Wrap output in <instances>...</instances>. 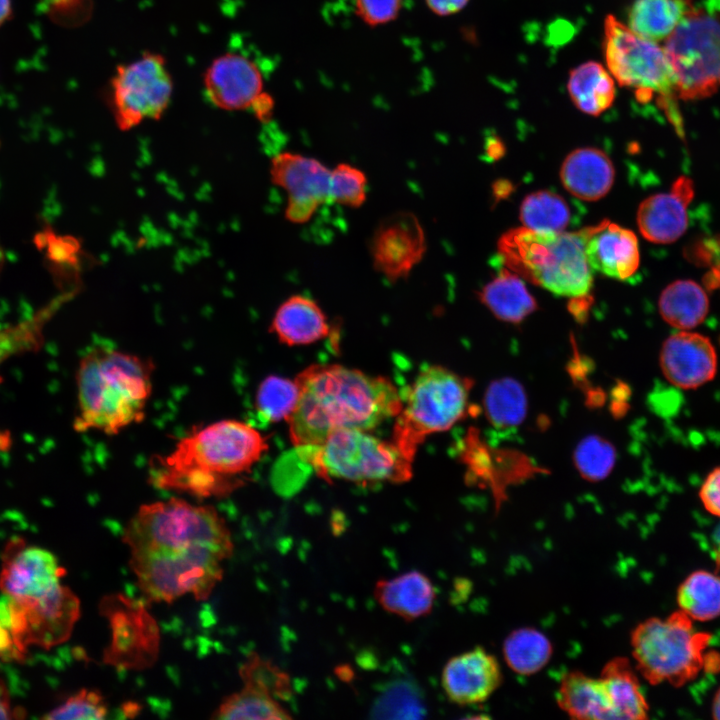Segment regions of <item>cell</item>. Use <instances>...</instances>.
<instances>
[{
  "label": "cell",
  "instance_id": "1",
  "mask_svg": "<svg viewBox=\"0 0 720 720\" xmlns=\"http://www.w3.org/2000/svg\"><path fill=\"white\" fill-rule=\"evenodd\" d=\"M294 379L299 397L287 423L295 448L320 444L340 430L371 431L402 408L391 380L340 364H312Z\"/></svg>",
  "mask_w": 720,
  "mask_h": 720
},
{
  "label": "cell",
  "instance_id": "2",
  "mask_svg": "<svg viewBox=\"0 0 720 720\" xmlns=\"http://www.w3.org/2000/svg\"><path fill=\"white\" fill-rule=\"evenodd\" d=\"M269 449L265 436L241 420L222 419L182 437L165 455L154 456L149 480L159 489L199 499L224 498Z\"/></svg>",
  "mask_w": 720,
  "mask_h": 720
},
{
  "label": "cell",
  "instance_id": "3",
  "mask_svg": "<svg viewBox=\"0 0 720 720\" xmlns=\"http://www.w3.org/2000/svg\"><path fill=\"white\" fill-rule=\"evenodd\" d=\"M154 365L138 355L110 345L90 347L76 371L78 432L108 436L141 423L152 395Z\"/></svg>",
  "mask_w": 720,
  "mask_h": 720
},
{
  "label": "cell",
  "instance_id": "4",
  "mask_svg": "<svg viewBox=\"0 0 720 720\" xmlns=\"http://www.w3.org/2000/svg\"><path fill=\"white\" fill-rule=\"evenodd\" d=\"M502 262L521 278L565 297H583L592 286L581 231L538 232L518 227L498 241Z\"/></svg>",
  "mask_w": 720,
  "mask_h": 720
},
{
  "label": "cell",
  "instance_id": "5",
  "mask_svg": "<svg viewBox=\"0 0 720 720\" xmlns=\"http://www.w3.org/2000/svg\"><path fill=\"white\" fill-rule=\"evenodd\" d=\"M123 542L130 552L207 547L226 559L233 553L230 530L214 507L176 497L141 505L124 529Z\"/></svg>",
  "mask_w": 720,
  "mask_h": 720
},
{
  "label": "cell",
  "instance_id": "6",
  "mask_svg": "<svg viewBox=\"0 0 720 720\" xmlns=\"http://www.w3.org/2000/svg\"><path fill=\"white\" fill-rule=\"evenodd\" d=\"M472 380L440 365L419 371L402 396L392 441L414 461L419 446L435 433L449 430L468 410Z\"/></svg>",
  "mask_w": 720,
  "mask_h": 720
},
{
  "label": "cell",
  "instance_id": "7",
  "mask_svg": "<svg viewBox=\"0 0 720 720\" xmlns=\"http://www.w3.org/2000/svg\"><path fill=\"white\" fill-rule=\"evenodd\" d=\"M296 451L319 477L327 481L402 483L413 473V461L392 440L381 439L364 430H340L320 444L298 447Z\"/></svg>",
  "mask_w": 720,
  "mask_h": 720
},
{
  "label": "cell",
  "instance_id": "8",
  "mask_svg": "<svg viewBox=\"0 0 720 720\" xmlns=\"http://www.w3.org/2000/svg\"><path fill=\"white\" fill-rule=\"evenodd\" d=\"M710 638V634L696 631L692 619L680 610L665 619L648 618L631 633L636 669L653 685L682 686L703 668Z\"/></svg>",
  "mask_w": 720,
  "mask_h": 720
},
{
  "label": "cell",
  "instance_id": "9",
  "mask_svg": "<svg viewBox=\"0 0 720 720\" xmlns=\"http://www.w3.org/2000/svg\"><path fill=\"white\" fill-rule=\"evenodd\" d=\"M602 47L606 67L618 84L633 89L640 101L655 97L678 124L676 78L664 48L638 36L611 14L604 20Z\"/></svg>",
  "mask_w": 720,
  "mask_h": 720
},
{
  "label": "cell",
  "instance_id": "10",
  "mask_svg": "<svg viewBox=\"0 0 720 720\" xmlns=\"http://www.w3.org/2000/svg\"><path fill=\"white\" fill-rule=\"evenodd\" d=\"M226 558L207 547L176 552H130L129 566L148 600L172 602L191 594L206 600L223 577Z\"/></svg>",
  "mask_w": 720,
  "mask_h": 720
},
{
  "label": "cell",
  "instance_id": "11",
  "mask_svg": "<svg viewBox=\"0 0 720 720\" xmlns=\"http://www.w3.org/2000/svg\"><path fill=\"white\" fill-rule=\"evenodd\" d=\"M677 95L698 100L713 95L720 86V15L697 9L665 40Z\"/></svg>",
  "mask_w": 720,
  "mask_h": 720
},
{
  "label": "cell",
  "instance_id": "12",
  "mask_svg": "<svg viewBox=\"0 0 720 720\" xmlns=\"http://www.w3.org/2000/svg\"><path fill=\"white\" fill-rule=\"evenodd\" d=\"M173 79L165 58L144 52L128 63L119 64L110 79L108 96L120 129L136 127L144 120H158L167 110Z\"/></svg>",
  "mask_w": 720,
  "mask_h": 720
},
{
  "label": "cell",
  "instance_id": "13",
  "mask_svg": "<svg viewBox=\"0 0 720 720\" xmlns=\"http://www.w3.org/2000/svg\"><path fill=\"white\" fill-rule=\"evenodd\" d=\"M5 598L11 632L22 658L31 645L51 648L66 641L80 617L79 598L61 583L39 597Z\"/></svg>",
  "mask_w": 720,
  "mask_h": 720
},
{
  "label": "cell",
  "instance_id": "14",
  "mask_svg": "<svg viewBox=\"0 0 720 720\" xmlns=\"http://www.w3.org/2000/svg\"><path fill=\"white\" fill-rule=\"evenodd\" d=\"M374 270L390 283L405 280L427 251V237L419 218L409 211L384 217L369 240Z\"/></svg>",
  "mask_w": 720,
  "mask_h": 720
},
{
  "label": "cell",
  "instance_id": "15",
  "mask_svg": "<svg viewBox=\"0 0 720 720\" xmlns=\"http://www.w3.org/2000/svg\"><path fill=\"white\" fill-rule=\"evenodd\" d=\"M101 609L110 621L112 632L105 662L134 669L150 666L157 657L159 633L143 605L116 595L107 597Z\"/></svg>",
  "mask_w": 720,
  "mask_h": 720
},
{
  "label": "cell",
  "instance_id": "16",
  "mask_svg": "<svg viewBox=\"0 0 720 720\" xmlns=\"http://www.w3.org/2000/svg\"><path fill=\"white\" fill-rule=\"evenodd\" d=\"M330 172L319 159L298 152L283 151L271 159V181L287 194L284 216L288 222L305 224L330 202Z\"/></svg>",
  "mask_w": 720,
  "mask_h": 720
},
{
  "label": "cell",
  "instance_id": "17",
  "mask_svg": "<svg viewBox=\"0 0 720 720\" xmlns=\"http://www.w3.org/2000/svg\"><path fill=\"white\" fill-rule=\"evenodd\" d=\"M659 365L670 384L693 390L715 378L718 356L707 336L691 330H678L664 340Z\"/></svg>",
  "mask_w": 720,
  "mask_h": 720
},
{
  "label": "cell",
  "instance_id": "18",
  "mask_svg": "<svg viewBox=\"0 0 720 720\" xmlns=\"http://www.w3.org/2000/svg\"><path fill=\"white\" fill-rule=\"evenodd\" d=\"M208 101L219 109H251L264 92V79L257 64L247 56L227 52L216 57L203 74Z\"/></svg>",
  "mask_w": 720,
  "mask_h": 720
},
{
  "label": "cell",
  "instance_id": "19",
  "mask_svg": "<svg viewBox=\"0 0 720 720\" xmlns=\"http://www.w3.org/2000/svg\"><path fill=\"white\" fill-rule=\"evenodd\" d=\"M64 572L54 554L16 539L4 552L0 590L15 599L39 597L59 584Z\"/></svg>",
  "mask_w": 720,
  "mask_h": 720
},
{
  "label": "cell",
  "instance_id": "20",
  "mask_svg": "<svg viewBox=\"0 0 720 720\" xmlns=\"http://www.w3.org/2000/svg\"><path fill=\"white\" fill-rule=\"evenodd\" d=\"M502 671L494 655L482 647L450 658L441 674L447 698L460 706L485 702L500 686Z\"/></svg>",
  "mask_w": 720,
  "mask_h": 720
},
{
  "label": "cell",
  "instance_id": "21",
  "mask_svg": "<svg viewBox=\"0 0 720 720\" xmlns=\"http://www.w3.org/2000/svg\"><path fill=\"white\" fill-rule=\"evenodd\" d=\"M580 231L592 271L618 280H626L637 272L640 253L638 239L631 230L603 220Z\"/></svg>",
  "mask_w": 720,
  "mask_h": 720
},
{
  "label": "cell",
  "instance_id": "22",
  "mask_svg": "<svg viewBox=\"0 0 720 720\" xmlns=\"http://www.w3.org/2000/svg\"><path fill=\"white\" fill-rule=\"evenodd\" d=\"M694 196L693 182L678 177L671 190L643 200L637 211V224L642 236L657 244L678 240L687 230V207Z\"/></svg>",
  "mask_w": 720,
  "mask_h": 720
},
{
  "label": "cell",
  "instance_id": "23",
  "mask_svg": "<svg viewBox=\"0 0 720 720\" xmlns=\"http://www.w3.org/2000/svg\"><path fill=\"white\" fill-rule=\"evenodd\" d=\"M270 331L287 346H302L327 338L331 331L321 306L311 297L294 294L277 308Z\"/></svg>",
  "mask_w": 720,
  "mask_h": 720
},
{
  "label": "cell",
  "instance_id": "24",
  "mask_svg": "<svg viewBox=\"0 0 720 720\" xmlns=\"http://www.w3.org/2000/svg\"><path fill=\"white\" fill-rule=\"evenodd\" d=\"M374 596L386 612L412 621L432 611L436 590L427 575L418 570H410L377 581Z\"/></svg>",
  "mask_w": 720,
  "mask_h": 720
},
{
  "label": "cell",
  "instance_id": "25",
  "mask_svg": "<svg viewBox=\"0 0 720 720\" xmlns=\"http://www.w3.org/2000/svg\"><path fill=\"white\" fill-rule=\"evenodd\" d=\"M615 177L612 161L602 150L578 148L565 158L560 178L565 189L575 197L595 201L611 189Z\"/></svg>",
  "mask_w": 720,
  "mask_h": 720
},
{
  "label": "cell",
  "instance_id": "26",
  "mask_svg": "<svg viewBox=\"0 0 720 720\" xmlns=\"http://www.w3.org/2000/svg\"><path fill=\"white\" fill-rule=\"evenodd\" d=\"M556 700L570 717L589 720H616L600 677L595 678L574 670L561 679Z\"/></svg>",
  "mask_w": 720,
  "mask_h": 720
},
{
  "label": "cell",
  "instance_id": "27",
  "mask_svg": "<svg viewBox=\"0 0 720 720\" xmlns=\"http://www.w3.org/2000/svg\"><path fill=\"white\" fill-rule=\"evenodd\" d=\"M697 9L692 0H635L628 11L627 26L638 36L658 43Z\"/></svg>",
  "mask_w": 720,
  "mask_h": 720
},
{
  "label": "cell",
  "instance_id": "28",
  "mask_svg": "<svg viewBox=\"0 0 720 720\" xmlns=\"http://www.w3.org/2000/svg\"><path fill=\"white\" fill-rule=\"evenodd\" d=\"M567 90L576 108L592 116L608 110L616 97L613 76L596 61H587L573 68L569 73Z\"/></svg>",
  "mask_w": 720,
  "mask_h": 720
},
{
  "label": "cell",
  "instance_id": "29",
  "mask_svg": "<svg viewBox=\"0 0 720 720\" xmlns=\"http://www.w3.org/2000/svg\"><path fill=\"white\" fill-rule=\"evenodd\" d=\"M709 305L703 287L690 279L670 283L658 300L662 319L678 330H692L701 325L709 313Z\"/></svg>",
  "mask_w": 720,
  "mask_h": 720
},
{
  "label": "cell",
  "instance_id": "30",
  "mask_svg": "<svg viewBox=\"0 0 720 720\" xmlns=\"http://www.w3.org/2000/svg\"><path fill=\"white\" fill-rule=\"evenodd\" d=\"M600 678L605 685L616 720H642L648 717L649 705L627 658L615 657L608 661Z\"/></svg>",
  "mask_w": 720,
  "mask_h": 720
},
{
  "label": "cell",
  "instance_id": "31",
  "mask_svg": "<svg viewBox=\"0 0 720 720\" xmlns=\"http://www.w3.org/2000/svg\"><path fill=\"white\" fill-rule=\"evenodd\" d=\"M480 300L496 318L510 323L521 322L537 308L521 277L507 269L482 288Z\"/></svg>",
  "mask_w": 720,
  "mask_h": 720
},
{
  "label": "cell",
  "instance_id": "32",
  "mask_svg": "<svg viewBox=\"0 0 720 720\" xmlns=\"http://www.w3.org/2000/svg\"><path fill=\"white\" fill-rule=\"evenodd\" d=\"M553 646L549 638L533 627L513 630L504 640L503 656L507 666L519 675H532L550 661Z\"/></svg>",
  "mask_w": 720,
  "mask_h": 720
},
{
  "label": "cell",
  "instance_id": "33",
  "mask_svg": "<svg viewBox=\"0 0 720 720\" xmlns=\"http://www.w3.org/2000/svg\"><path fill=\"white\" fill-rule=\"evenodd\" d=\"M211 718L230 720H280L291 715L280 700L271 694L244 684L243 688L225 697Z\"/></svg>",
  "mask_w": 720,
  "mask_h": 720
},
{
  "label": "cell",
  "instance_id": "34",
  "mask_svg": "<svg viewBox=\"0 0 720 720\" xmlns=\"http://www.w3.org/2000/svg\"><path fill=\"white\" fill-rule=\"evenodd\" d=\"M677 603L680 611L694 620L720 616V577L704 570L691 573L678 587Z\"/></svg>",
  "mask_w": 720,
  "mask_h": 720
},
{
  "label": "cell",
  "instance_id": "35",
  "mask_svg": "<svg viewBox=\"0 0 720 720\" xmlns=\"http://www.w3.org/2000/svg\"><path fill=\"white\" fill-rule=\"evenodd\" d=\"M484 408L489 422L497 428L519 425L527 411V397L522 385L511 378L492 382L484 396Z\"/></svg>",
  "mask_w": 720,
  "mask_h": 720
},
{
  "label": "cell",
  "instance_id": "36",
  "mask_svg": "<svg viewBox=\"0 0 720 720\" xmlns=\"http://www.w3.org/2000/svg\"><path fill=\"white\" fill-rule=\"evenodd\" d=\"M566 200L551 191L541 190L527 195L520 206L524 227L538 232H562L570 221Z\"/></svg>",
  "mask_w": 720,
  "mask_h": 720
},
{
  "label": "cell",
  "instance_id": "37",
  "mask_svg": "<svg viewBox=\"0 0 720 720\" xmlns=\"http://www.w3.org/2000/svg\"><path fill=\"white\" fill-rule=\"evenodd\" d=\"M60 303L56 300L29 319L14 325L0 326V368L14 356L40 349L44 326Z\"/></svg>",
  "mask_w": 720,
  "mask_h": 720
},
{
  "label": "cell",
  "instance_id": "38",
  "mask_svg": "<svg viewBox=\"0 0 720 720\" xmlns=\"http://www.w3.org/2000/svg\"><path fill=\"white\" fill-rule=\"evenodd\" d=\"M298 397L299 388L295 379L269 375L257 388L255 409L267 423L287 422L296 408Z\"/></svg>",
  "mask_w": 720,
  "mask_h": 720
},
{
  "label": "cell",
  "instance_id": "39",
  "mask_svg": "<svg viewBox=\"0 0 720 720\" xmlns=\"http://www.w3.org/2000/svg\"><path fill=\"white\" fill-rule=\"evenodd\" d=\"M368 179L364 171L349 163H338L330 172V202L357 209L367 200Z\"/></svg>",
  "mask_w": 720,
  "mask_h": 720
},
{
  "label": "cell",
  "instance_id": "40",
  "mask_svg": "<svg viewBox=\"0 0 720 720\" xmlns=\"http://www.w3.org/2000/svg\"><path fill=\"white\" fill-rule=\"evenodd\" d=\"M576 468L587 480L598 481L607 477L612 470L616 452L614 447L599 436H589L576 447Z\"/></svg>",
  "mask_w": 720,
  "mask_h": 720
},
{
  "label": "cell",
  "instance_id": "41",
  "mask_svg": "<svg viewBox=\"0 0 720 720\" xmlns=\"http://www.w3.org/2000/svg\"><path fill=\"white\" fill-rule=\"evenodd\" d=\"M239 674L244 684L259 688L278 700L287 699L291 693L288 675L256 653L247 657Z\"/></svg>",
  "mask_w": 720,
  "mask_h": 720
},
{
  "label": "cell",
  "instance_id": "42",
  "mask_svg": "<svg viewBox=\"0 0 720 720\" xmlns=\"http://www.w3.org/2000/svg\"><path fill=\"white\" fill-rule=\"evenodd\" d=\"M108 704L98 690L82 689L70 696L64 703L45 714L43 719H103L107 716Z\"/></svg>",
  "mask_w": 720,
  "mask_h": 720
},
{
  "label": "cell",
  "instance_id": "43",
  "mask_svg": "<svg viewBox=\"0 0 720 720\" xmlns=\"http://www.w3.org/2000/svg\"><path fill=\"white\" fill-rule=\"evenodd\" d=\"M89 0H38L40 10L54 23L75 26L88 15Z\"/></svg>",
  "mask_w": 720,
  "mask_h": 720
},
{
  "label": "cell",
  "instance_id": "44",
  "mask_svg": "<svg viewBox=\"0 0 720 720\" xmlns=\"http://www.w3.org/2000/svg\"><path fill=\"white\" fill-rule=\"evenodd\" d=\"M404 0H353L356 15L368 26L377 27L395 20Z\"/></svg>",
  "mask_w": 720,
  "mask_h": 720
},
{
  "label": "cell",
  "instance_id": "45",
  "mask_svg": "<svg viewBox=\"0 0 720 720\" xmlns=\"http://www.w3.org/2000/svg\"><path fill=\"white\" fill-rule=\"evenodd\" d=\"M699 498L710 514L720 517V466L713 468L699 489Z\"/></svg>",
  "mask_w": 720,
  "mask_h": 720
},
{
  "label": "cell",
  "instance_id": "46",
  "mask_svg": "<svg viewBox=\"0 0 720 720\" xmlns=\"http://www.w3.org/2000/svg\"><path fill=\"white\" fill-rule=\"evenodd\" d=\"M10 628L9 612L6 598H0V661L8 659H21Z\"/></svg>",
  "mask_w": 720,
  "mask_h": 720
},
{
  "label": "cell",
  "instance_id": "47",
  "mask_svg": "<svg viewBox=\"0 0 720 720\" xmlns=\"http://www.w3.org/2000/svg\"><path fill=\"white\" fill-rule=\"evenodd\" d=\"M427 7L438 16H450L461 11L469 0H424Z\"/></svg>",
  "mask_w": 720,
  "mask_h": 720
},
{
  "label": "cell",
  "instance_id": "48",
  "mask_svg": "<svg viewBox=\"0 0 720 720\" xmlns=\"http://www.w3.org/2000/svg\"><path fill=\"white\" fill-rule=\"evenodd\" d=\"M24 710L14 708L5 683L0 679V719H18L24 717Z\"/></svg>",
  "mask_w": 720,
  "mask_h": 720
},
{
  "label": "cell",
  "instance_id": "49",
  "mask_svg": "<svg viewBox=\"0 0 720 720\" xmlns=\"http://www.w3.org/2000/svg\"><path fill=\"white\" fill-rule=\"evenodd\" d=\"M274 102L272 97L263 92L255 101L252 106V110L255 113L258 120L266 122L271 118L273 112Z\"/></svg>",
  "mask_w": 720,
  "mask_h": 720
},
{
  "label": "cell",
  "instance_id": "50",
  "mask_svg": "<svg viewBox=\"0 0 720 720\" xmlns=\"http://www.w3.org/2000/svg\"><path fill=\"white\" fill-rule=\"evenodd\" d=\"M12 16L11 0H0V26Z\"/></svg>",
  "mask_w": 720,
  "mask_h": 720
},
{
  "label": "cell",
  "instance_id": "51",
  "mask_svg": "<svg viewBox=\"0 0 720 720\" xmlns=\"http://www.w3.org/2000/svg\"><path fill=\"white\" fill-rule=\"evenodd\" d=\"M712 716L720 720V688L717 690L712 702Z\"/></svg>",
  "mask_w": 720,
  "mask_h": 720
},
{
  "label": "cell",
  "instance_id": "52",
  "mask_svg": "<svg viewBox=\"0 0 720 720\" xmlns=\"http://www.w3.org/2000/svg\"><path fill=\"white\" fill-rule=\"evenodd\" d=\"M2 259H3V255H2V251H1V249H0V269H1V266H2Z\"/></svg>",
  "mask_w": 720,
  "mask_h": 720
}]
</instances>
